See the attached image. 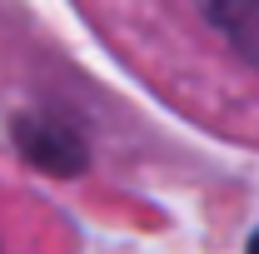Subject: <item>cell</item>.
Instances as JSON below:
<instances>
[{
	"label": "cell",
	"mask_w": 259,
	"mask_h": 254,
	"mask_svg": "<svg viewBox=\"0 0 259 254\" xmlns=\"http://www.w3.org/2000/svg\"><path fill=\"white\" fill-rule=\"evenodd\" d=\"M15 145L45 175H60L65 180V175L85 170V140L65 120H55V115H25V120H15Z\"/></svg>",
	"instance_id": "6da1fadb"
},
{
	"label": "cell",
	"mask_w": 259,
	"mask_h": 254,
	"mask_svg": "<svg viewBox=\"0 0 259 254\" xmlns=\"http://www.w3.org/2000/svg\"><path fill=\"white\" fill-rule=\"evenodd\" d=\"M194 5L229 50L249 70H259V0H194Z\"/></svg>",
	"instance_id": "7a4b0ae2"
},
{
	"label": "cell",
	"mask_w": 259,
	"mask_h": 254,
	"mask_svg": "<svg viewBox=\"0 0 259 254\" xmlns=\"http://www.w3.org/2000/svg\"><path fill=\"white\" fill-rule=\"evenodd\" d=\"M249 254H259V229H254V239H249Z\"/></svg>",
	"instance_id": "3957f363"
}]
</instances>
